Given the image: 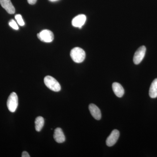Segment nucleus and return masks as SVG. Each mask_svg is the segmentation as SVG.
<instances>
[{
    "mask_svg": "<svg viewBox=\"0 0 157 157\" xmlns=\"http://www.w3.org/2000/svg\"><path fill=\"white\" fill-rule=\"evenodd\" d=\"M70 56L73 61L75 63H81L85 59L86 53L82 48L76 47L71 51Z\"/></svg>",
    "mask_w": 157,
    "mask_h": 157,
    "instance_id": "1",
    "label": "nucleus"
},
{
    "mask_svg": "<svg viewBox=\"0 0 157 157\" xmlns=\"http://www.w3.org/2000/svg\"><path fill=\"white\" fill-rule=\"evenodd\" d=\"M45 84L48 89L54 92H59L61 90L60 85L52 76H45L44 79Z\"/></svg>",
    "mask_w": 157,
    "mask_h": 157,
    "instance_id": "2",
    "label": "nucleus"
},
{
    "mask_svg": "<svg viewBox=\"0 0 157 157\" xmlns=\"http://www.w3.org/2000/svg\"><path fill=\"white\" fill-rule=\"evenodd\" d=\"M7 105L10 112L14 113L16 111L18 106V97L16 93H11L8 98Z\"/></svg>",
    "mask_w": 157,
    "mask_h": 157,
    "instance_id": "3",
    "label": "nucleus"
},
{
    "mask_svg": "<svg viewBox=\"0 0 157 157\" xmlns=\"http://www.w3.org/2000/svg\"><path fill=\"white\" fill-rule=\"evenodd\" d=\"M37 37L42 42L49 43L53 41L54 37L52 31L45 29L37 34Z\"/></svg>",
    "mask_w": 157,
    "mask_h": 157,
    "instance_id": "4",
    "label": "nucleus"
},
{
    "mask_svg": "<svg viewBox=\"0 0 157 157\" xmlns=\"http://www.w3.org/2000/svg\"><path fill=\"white\" fill-rule=\"evenodd\" d=\"M146 48L144 46H141L137 49L134 55L133 61L136 65L139 64L142 61L145 56Z\"/></svg>",
    "mask_w": 157,
    "mask_h": 157,
    "instance_id": "5",
    "label": "nucleus"
},
{
    "mask_svg": "<svg viewBox=\"0 0 157 157\" xmlns=\"http://www.w3.org/2000/svg\"><path fill=\"white\" fill-rule=\"evenodd\" d=\"M119 136V132L117 130H113L106 140L107 146L111 147L114 145L117 141Z\"/></svg>",
    "mask_w": 157,
    "mask_h": 157,
    "instance_id": "6",
    "label": "nucleus"
},
{
    "mask_svg": "<svg viewBox=\"0 0 157 157\" xmlns=\"http://www.w3.org/2000/svg\"><path fill=\"white\" fill-rule=\"evenodd\" d=\"M86 19V16L84 14H79L73 18L72 21V25L75 27L81 29L82 27L84 25Z\"/></svg>",
    "mask_w": 157,
    "mask_h": 157,
    "instance_id": "7",
    "label": "nucleus"
},
{
    "mask_svg": "<svg viewBox=\"0 0 157 157\" xmlns=\"http://www.w3.org/2000/svg\"><path fill=\"white\" fill-rule=\"evenodd\" d=\"M0 4L9 14H14L15 13V8L12 5L11 0H0Z\"/></svg>",
    "mask_w": 157,
    "mask_h": 157,
    "instance_id": "8",
    "label": "nucleus"
},
{
    "mask_svg": "<svg viewBox=\"0 0 157 157\" xmlns=\"http://www.w3.org/2000/svg\"><path fill=\"white\" fill-rule=\"evenodd\" d=\"M53 137L55 141L58 143H63L66 140V137L63 130L59 128H56L55 130Z\"/></svg>",
    "mask_w": 157,
    "mask_h": 157,
    "instance_id": "9",
    "label": "nucleus"
},
{
    "mask_svg": "<svg viewBox=\"0 0 157 157\" xmlns=\"http://www.w3.org/2000/svg\"><path fill=\"white\" fill-rule=\"evenodd\" d=\"M89 109L93 117L97 120H100L101 118V110L95 104H91L89 106Z\"/></svg>",
    "mask_w": 157,
    "mask_h": 157,
    "instance_id": "10",
    "label": "nucleus"
},
{
    "mask_svg": "<svg viewBox=\"0 0 157 157\" xmlns=\"http://www.w3.org/2000/svg\"><path fill=\"white\" fill-rule=\"evenodd\" d=\"M112 88L114 94L118 98H121L124 94L123 87L118 82H113L112 85Z\"/></svg>",
    "mask_w": 157,
    "mask_h": 157,
    "instance_id": "11",
    "label": "nucleus"
},
{
    "mask_svg": "<svg viewBox=\"0 0 157 157\" xmlns=\"http://www.w3.org/2000/svg\"><path fill=\"white\" fill-rule=\"evenodd\" d=\"M150 97L151 98H155L157 97V78H155L152 82L149 92Z\"/></svg>",
    "mask_w": 157,
    "mask_h": 157,
    "instance_id": "12",
    "label": "nucleus"
},
{
    "mask_svg": "<svg viewBox=\"0 0 157 157\" xmlns=\"http://www.w3.org/2000/svg\"><path fill=\"white\" fill-rule=\"evenodd\" d=\"M35 123L36 131L38 132H40L44 126V123H45L44 119L42 117H38L36 118Z\"/></svg>",
    "mask_w": 157,
    "mask_h": 157,
    "instance_id": "13",
    "label": "nucleus"
},
{
    "mask_svg": "<svg viewBox=\"0 0 157 157\" xmlns=\"http://www.w3.org/2000/svg\"><path fill=\"white\" fill-rule=\"evenodd\" d=\"M15 18L19 25L22 26L25 25L24 21L22 16L21 14H17V15H15Z\"/></svg>",
    "mask_w": 157,
    "mask_h": 157,
    "instance_id": "14",
    "label": "nucleus"
},
{
    "mask_svg": "<svg viewBox=\"0 0 157 157\" xmlns=\"http://www.w3.org/2000/svg\"><path fill=\"white\" fill-rule=\"evenodd\" d=\"M9 25L10 27H11L12 28L14 29L15 30H18V25L16 23V22L14 21V20L11 19L9 21Z\"/></svg>",
    "mask_w": 157,
    "mask_h": 157,
    "instance_id": "15",
    "label": "nucleus"
},
{
    "mask_svg": "<svg viewBox=\"0 0 157 157\" xmlns=\"http://www.w3.org/2000/svg\"><path fill=\"white\" fill-rule=\"evenodd\" d=\"M21 157H30V156L29 155L28 153L26 151H24L23 152L22 155H21Z\"/></svg>",
    "mask_w": 157,
    "mask_h": 157,
    "instance_id": "16",
    "label": "nucleus"
},
{
    "mask_svg": "<svg viewBox=\"0 0 157 157\" xmlns=\"http://www.w3.org/2000/svg\"><path fill=\"white\" fill-rule=\"evenodd\" d=\"M28 2L30 5H35L37 2V0H27Z\"/></svg>",
    "mask_w": 157,
    "mask_h": 157,
    "instance_id": "17",
    "label": "nucleus"
},
{
    "mask_svg": "<svg viewBox=\"0 0 157 157\" xmlns=\"http://www.w3.org/2000/svg\"><path fill=\"white\" fill-rule=\"evenodd\" d=\"M48 1H49L50 2H56V1H58V0H48Z\"/></svg>",
    "mask_w": 157,
    "mask_h": 157,
    "instance_id": "18",
    "label": "nucleus"
}]
</instances>
